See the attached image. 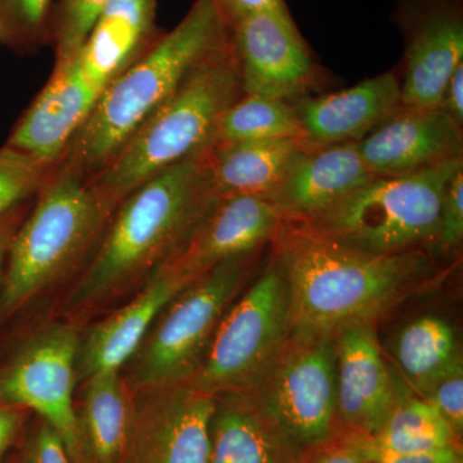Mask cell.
Segmentation results:
<instances>
[{"instance_id": "1", "label": "cell", "mask_w": 463, "mask_h": 463, "mask_svg": "<svg viewBox=\"0 0 463 463\" xmlns=\"http://www.w3.org/2000/svg\"><path fill=\"white\" fill-rule=\"evenodd\" d=\"M218 203L201 151L152 176L121 201L70 289L63 313L78 323L138 291Z\"/></svg>"}, {"instance_id": "2", "label": "cell", "mask_w": 463, "mask_h": 463, "mask_svg": "<svg viewBox=\"0 0 463 463\" xmlns=\"http://www.w3.org/2000/svg\"><path fill=\"white\" fill-rule=\"evenodd\" d=\"M273 258L288 286L292 330L336 335L373 323L437 276L428 250L373 254L282 221Z\"/></svg>"}, {"instance_id": "3", "label": "cell", "mask_w": 463, "mask_h": 463, "mask_svg": "<svg viewBox=\"0 0 463 463\" xmlns=\"http://www.w3.org/2000/svg\"><path fill=\"white\" fill-rule=\"evenodd\" d=\"M228 36L230 25L216 0H194L178 25L161 33L103 88L60 164L87 179L105 169L191 70Z\"/></svg>"}, {"instance_id": "4", "label": "cell", "mask_w": 463, "mask_h": 463, "mask_svg": "<svg viewBox=\"0 0 463 463\" xmlns=\"http://www.w3.org/2000/svg\"><path fill=\"white\" fill-rule=\"evenodd\" d=\"M114 212L85 176L58 164L9 246L0 285V326L80 273Z\"/></svg>"}, {"instance_id": "5", "label": "cell", "mask_w": 463, "mask_h": 463, "mask_svg": "<svg viewBox=\"0 0 463 463\" xmlns=\"http://www.w3.org/2000/svg\"><path fill=\"white\" fill-rule=\"evenodd\" d=\"M242 94L230 33L221 47L191 70L109 165L88 179L91 187L116 210L152 176L203 151L219 118Z\"/></svg>"}, {"instance_id": "6", "label": "cell", "mask_w": 463, "mask_h": 463, "mask_svg": "<svg viewBox=\"0 0 463 463\" xmlns=\"http://www.w3.org/2000/svg\"><path fill=\"white\" fill-rule=\"evenodd\" d=\"M463 156L421 172L373 176L307 222L309 230L373 254H398L437 245L441 203Z\"/></svg>"}, {"instance_id": "7", "label": "cell", "mask_w": 463, "mask_h": 463, "mask_svg": "<svg viewBox=\"0 0 463 463\" xmlns=\"http://www.w3.org/2000/svg\"><path fill=\"white\" fill-rule=\"evenodd\" d=\"M259 251L222 261L163 307L121 368L134 392L184 385L199 373L219 323L245 286Z\"/></svg>"}, {"instance_id": "8", "label": "cell", "mask_w": 463, "mask_h": 463, "mask_svg": "<svg viewBox=\"0 0 463 463\" xmlns=\"http://www.w3.org/2000/svg\"><path fill=\"white\" fill-rule=\"evenodd\" d=\"M292 332L288 281L273 258L228 307L191 388L218 397L257 383Z\"/></svg>"}, {"instance_id": "9", "label": "cell", "mask_w": 463, "mask_h": 463, "mask_svg": "<svg viewBox=\"0 0 463 463\" xmlns=\"http://www.w3.org/2000/svg\"><path fill=\"white\" fill-rule=\"evenodd\" d=\"M248 392L300 450L339 435L335 335L292 330Z\"/></svg>"}, {"instance_id": "10", "label": "cell", "mask_w": 463, "mask_h": 463, "mask_svg": "<svg viewBox=\"0 0 463 463\" xmlns=\"http://www.w3.org/2000/svg\"><path fill=\"white\" fill-rule=\"evenodd\" d=\"M80 336L78 323H51L33 332L0 364V401L50 423L74 463L88 461L75 411Z\"/></svg>"}, {"instance_id": "11", "label": "cell", "mask_w": 463, "mask_h": 463, "mask_svg": "<svg viewBox=\"0 0 463 463\" xmlns=\"http://www.w3.org/2000/svg\"><path fill=\"white\" fill-rule=\"evenodd\" d=\"M394 20L404 39L402 108H441L463 63V0H398Z\"/></svg>"}, {"instance_id": "12", "label": "cell", "mask_w": 463, "mask_h": 463, "mask_svg": "<svg viewBox=\"0 0 463 463\" xmlns=\"http://www.w3.org/2000/svg\"><path fill=\"white\" fill-rule=\"evenodd\" d=\"M243 94L303 99L317 67L288 9L259 11L228 24Z\"/></svg>"}, {"instance_id": "13", "label": "cell", "mask_w": 463, "mask_h": 463, "mask_svg": "<svg viewBox=\"0 0 463 463\" xmlns=\"http://www.w3.org/2000/svg\"><path fill=\"white\" fill-rule=\"evenodd\" d=\"M134 394L123 463H207L215 397L188 383Z\"/></svg>"}, {"instance_id": "14", "label": "cell", "mask_w": 463, "mask_h": 463, "mask_svg": "<svg viewBox=\"0 0 463 463\" xmlns=\"http://www.w3.org/2000/svg\"><path fill=\"white\" fill-rule=\"evenodd\" d=\"M339 434L373 437L397 404L405 381L383 358L376 325L359 323L335 335Z\"/></svg>"}, {"instance_id": "15", "label": "cell", "mask_w": 463, "mask_h": 463, "mask_svg": "<svg viewBox=\"0 0 463 463\" xmlns=\"http://www.w3.org/2000/svg\"><path fill=\"white\" fill-rule=\"evenodd\" d=\"M282 219L269 201L239 196L218 200L163 269L192 282L228 259L259 251Z\"/></svg>"}, {"instance_id": "16", "label": "cell", "mask_w": 463, "mask_h": 463, "mask_svg": "<svg viewBox=\"0 0 463 463\" xmlns=\"http://www.w3.org/2000/svg\"><path fill=\"white\" fill-rule=\"evenodd\" d=\"M356 147L373 175H407L463 156L462 127L443 108H402Z\"/></svg>"}, {"instance_id": "17", "label": "cell", "mask_w": 463, "mask_h": 463, "mask_svg": "<svg viewBox=\"0 0 463 463\" xmlns=\"http://www.w3.org/2000/svg\"><path fill=\"white\" fill-rule=\"evenodd\" d=\"M99 93L87 80L75 57L54 66L50 80L18 121L5 146L44 165H58Z\"/></svg>"}, {"instance_id": "18", "label": "cell", "mask_w": 463, "mask_h": 463, "mask_svg": "<svg viewBox=\"0 0 463 463\" xmlns=\"http://www.w3.org/2000/svg\"><path fill=\"white\" fill-rule=\"evenodd\" d=\"M373 176L356 143L307 146L289 164L267 201L276 207L282 221L307 222Z\"/></svg>"}, {"instance_id": "19", "label": "cell", "mask_w": 463, "mask_h": 463, "mask_svg": "<svg viewBox=\"0 0 463 463\" xmlns=\"http://www.w3.org/2000/svg\"><path fill=\"white\" fill-rule=\"evenodd\" d=\"M306 141L313 147L356 143L402 109L401 81L392 72L354 87L292 103Z\"/></svg>"}, {"instance_id": "20", "label": "cell", "mask_w": 463, "mask_h": 463, "mask_svg": "<svg viewBox=\"0 0 463 463\" xmlns=\"http://www.w3.org/2000/svg\"><path fill=\"white\" fill-rule=\"evenodd\" d=\"M191 282L158 268L123 307L93 323L80 336L78 383L102 371H121L141 345L158 313Z\"/></svg>"}, {"instance_id": "21", "label": "cell", "mask_w": 463, "mask_h": 463, "mask_svg": "<svg viewBox=\"0 0 463 463\" xmlns=\"http://www.w3.org/2000/svg\"><path fill=\"white\" fill-rule=\"evenodd\" d=\"M157 0H109L75 54L87 80L100 91L160 38Z\"/></svg>"}, {"instance_id": "22", "label": "cell", "mask_w": 463, "mask_h": 463, "mask_svg": "<svg viewBox=\"0 0 463 463\" xmlns=\"http://www.w3.org/2000/svg\"><path fill=\"white\" fill-rule=\"evenodd\" d=\"M300 453L248 392L215 397L207 463H298Z\"/></svg>"}, {"instance_id": "23", "label": "cell", "mask_w": 463, "mask_h": 463, "mask_svg": "<svg viewBox=\"0 0 463 463\" xmlns=\"http://www.w3.org/2000/svg\"><path fill=\"white\" fill-rule=\"evenodd\" d=\"M306 139H265L213 146L201 151L216 199L252 196L267 200L279 187Z\"/></svg>"}, {"instance_id": "24", "label": "cell", "mask_w": 463, "mask_h": 463, "mask_svg": "<svg viewBox=\"0 0 463 463\" xmlns=\"http://www.w3.org/2000/svg\"><path fill=\"white\" fill-rule=\"evenodd\" d=\"M134 392L121 371H102L80 381L76 419L90 463H123L132 430Z\"/></svg>"}, {"instance_id": "25", "label": "cell", "mask_w": 463, "mask_h": 463, "mask_svg": "<svg viewBox=\"0 0 463 463\" xmlns=\"http://www.w3.org/2000/svg\"><path fill=\"white\" fill-rule=\"evenodd\" d=\"M394 354L403 380L416 394L463 364L455 327L435 315L419 317L404 326L395 340Z\"/></svg>"}, {"instance_id": "26", "label": "cell", "mask_w": 463, "mask_h": 463, "mask_svg": "<svg viewBox=\"0 0 463 463\" xmlns=\"http://www.w3.org/2000/svg\"><path fill=\"white\" fill-rule=\"evenodd\" d=\"M358 438L376 449L394 453L425 452L462 444V438L456 434L452 426L407 383L379 431L373 437Z\"/></svg>"}, {"instance_id": "27", "label": "cell", "mask_w": 463, "mask_h": 463, "mask_svg": "<svg viewBox=\"0 0 463 463\" xmlns=\"http://www.w3.org/2000/svg\"><path fill=\"white\" fill-rule=\"evenodd\" d=\"M288 138L306 139L292 102L242 94L219 118L206 147Z\"/></svg>"}, {"instance_id": "28", "label": "cell", "mask_w": 463, "mask_h": 463, "mask_svg": "<svg viewBox=\"0 0 463 463\" xmlns=\"http://www.w3.org/2000/svg\"><path fill=\"white\" fill-rule=\"evenodd\" d=\"M53 0H0V43L33 51L50 42Z\"/></svg>"}, {"instance_id": "29", "label": "cell", "mask_w": 463, "mask_h": 463, "mask_svg": "<svg viewBox=\"0 0 463 463\" xmlns=\"http://www.w3.org/2000/svg\"><path fill=\"white\" fill-rule=\"evenodd\" d=\"M109 0H58L51 18L50 42L54 66L78 53Z\"/></svg>"}, {"instance_id": "30", "label": "cell", "mask_w": 463, "mask_h": 463, "mask_svg": "<svg viewBox=\"0 0 463 463\" xmlns=\"http://www.w3.org/2000/svg\"><path fill=\"white\" fill-rule=\"evenodd\" d=\"M56 166L44 165L7 146L0 149V214L33 199Z\"/></svg>"}, {"instance_id": "31", "label": "cell", "mask_w": 463, "mask_h": 463, "mask_svg": "<svg viewBox=\"0 0 463 463\" xmlns=\"http://www.w3.org/2000/svg\"><path fill=\"white\" fill-rule=\"evenodd\" d=\"M14 452L18 463H74L61 435L33 414Z\"/></svg>"}, {"instance_id": "32", "label": "cell", "mask_w": 463, "mask_h": 463, "mask_svg": "<svg viewBox=\"0 0 463 463\" xmlns=\"http://www.w3.org/2000/svg\"><path fill=\"white\" fill-rule=\"evenodd\" d=\"M417 395L429 402L456 434L463 437V364L448 371Z\"/></svg>"}, {"instance_id": "33", "label": "cell", "mask_w": 463, "mask_h": 463, "mask_svg": "<svg viewBox=\"0 0 463 463\" xmlns=\"http://www.w3.org/2000/svg\"><path fill=\"white\" fill-rule=\"evenodd\" d=\"M463 240V167L453 175L441 203L437 246L443 251L458 249Z\"/></svg>"}, {"instance_id": "34", "label": "cell", "mask_w": 463, "mask_h": 463, "mask_svg": "<svg viewBox=\"0 0 463 463\" xmlns=\"http://www.w3.org/2000/svg\"><path fill=\"white\" fill-rule=\"evenodd\" d=\"M346 437L352 439L361 452L373 463H463L462 444H453V446L425 450V452L394 453L368 446L355 435H346Z\"/></svg>"}, {"instance_id": "35", "label": "cell", "mask_w": 463, "mask_h": 463, "mask_svg": "<svg viewBox=\"0 0 463 463\" xmlns=\"http://www.w3.org/2000/svg\"><path fill=\"white\" fill-rule=\"evenodd\" d=\"M298 463H373L346 435H335L301 450Z\"/></svg>"}, {"instance_id": "36", "label": "cell", "mask_w": 463, "mask_h": 463, "mask_svg": "<svg viewBox=\"0 0 463 463\" xmlns=\"http://www.w3.org/2000/svg\"><path fill=\"white\" fill-rule=\"evenodd\" d=\"M32 416L23 408L0 401V463L16 449Z\"/></svg>"}, {"instance_id": "37", "label": "cell", "mask_w": 463, "mask_h": 463, "mask_svg": "<svg viewBox=\"0 0 463 463\" xmlns=\"http://www.w3.org/2000/svg\"><path fill=\"white\" fill-rule=\"evenodd\" d=\"M35 196L0 214V285H2L3 272H5V260H7L12 239H14V233H16L18 225L21 224V222L24 221L27 213H29Z\"/></svg>"}, {"instance_id": "38", "label": "cell", "mask_w": 463, "mask_h": 463, "mask_svg": "<svg viewBox=\"0 0 463 463\" xmlns=\"http://www.w3.org/2000/svg\"><path fill=\"white\" fill-rule=\"evenodd\" d=\"M228 24L259 11L288 9L285 0H216Z\"/></svg>"}, {"instance_id": "39", "label": "cell", "mask_w": 463, "mask_h": 463, "mask_svg": "<svg viewBox=\"0 0 463 463\" xmlns=\"http://www.w3.org/2000/svg\"><path fill=\"white\" fill-rule=\"evenodd\" d=\"M441 108L446 109L456 124L463 127V63L457 67L448 81Z\"/></svg>"}, {"instance_id": "40", "label": "cell", "mask_w": 463, "mask_h": 463, "mask_svg": "<svg viewBox=\"0 0 463 463\" xmlns=\"http://www.w3.org/2000/svg\"><path fill=\"white\" fill-rule=\"evenodd\" d=\"M3 463H18L16 452L14 450V452H12L11 455H9L7 458L3 461Z\"/></svg>"}, {"instance_id": "41", "label": "cell", "mask_w": 463, "mask_h": 463, "mask_svg": "<svg viewBox=\"0 0 463 463\" xmlns=\"http://www.w3.org/2000/svg\"><path fill=\"white\" fill-rule=\"evenodd\" d=\"M81 463H90V462H88V461H84V462H81Z\"/></svg>"}]
</instances>
